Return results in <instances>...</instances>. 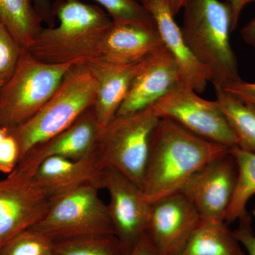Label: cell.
I'll use <instances>...</instances> for the list:
<instances>
[{
    "label": "cell",
    "instance_id": "cell-3",
    "mask_svg": "<svg viewBox=\"0 0 255 255\" xmlns=\"http://www.w3.org/2000/svg\"><path fill=\"white\" fill-rule=\"evenodd\" d=\"M182 31L196 58L211 73L214 87L241 80L230 34L233 30L231 7L220 0H188Z\"/></svg>",
    "mask_w": 255,
    "mask_h": 255
},
{
    "label": "cell",
    "instance_id": "cell-27",
    "mask_svg": "<svg viewBox=\"0 0 255 255\" xmlns=\"http://www.w3.org/2000/svg\"><path fill=\"white\" fill-rule=\"evenodd\" d=\"M19 162L17 142L9 133L0 143V173L6 175L14 170Z\"/></svg>",
    "mask_w": 255,
    "mask_h": 255
},
{
    "label": "cell",
    "instance_id": "cell-35",
    "mask_svg": "<svg viewBox=\"0 0 255 255\" xmlns=\"http://www.w3.org/2000/svg\"><path fill=\"white\" fill-rule=\"evenodd\" d=\"M9 135V130L4 128L0 127V143Z\"/></svg>",
    "mask_w": 255,
    "mask_h": 255
},
{
    "label": "cell",
    "instance_id": "cell-37",
    "mask_svg": "<svg viewBox=\"0 0 255 255\" xmlns=\"http://www.w3.org/2000/svg\"><path fill=\"white\" fill-rule=\"evenodd\" d=\"M43 255H58L56 254V253H55L54 252L52 251L50 252V253H47V254H45Z\"/></svg>",
    "mask_w": 255,
    "mask_h": 255
},
{
    "label": "cell",
    "instance_id": "cell-32",
    "mask_svg": "<svg viewBox=\"0 0 255 255\" xmlns=\"http://www.w3.org/2000/svg\"><path fill=\"white\" fill-rule=\"evenodd\" d=\"M231 7L233 17V30L237 27L242 11L247 5V0H226Z\"/></svg>",
    "mask_w": 255,
    "mask_h": 255
},
{
    "label": "cell",
    "instance_id": "cell-36",
    "mask_svg": "<svg viewBox=\"0 0 255 255\" xmlns=\"http://www.w3.org/2000/svg\"><path fill=\"white\" fill-rule=\"evenodd\" d=\"M251 3H255V0H247V5L251 4Z\"/></svg>",
    "mask_w": 255,
    "mask_h": 255
},
{
    "label": "cell",
    "instance_id": "cell-22",
    "mask_svg": "<svg viewBox=\"0 0 255 255\" xmlns=\"http://www.w3.org/2000/svg\"><path fill=\"white\" fill-rule=\"evenodd\" d=\"M231 152L237 164L238 176L232 199L226 212V223L239 221L249 214L247 205L251 198L255 196V153L238 147L231 148Z\"/></svg>",
    "mask_w": 255,
    "mask_h": 255
},
{
    "label": "cell",
    "instance_id": "cell-40",
    "mask_svg": "<svg viewBox=\"0 0 255 255\" xmlns=\"http://www.w3.org/2000/svg\"><path fill=\"white\" fill-rule=\"evenodd\" d=\"M138 1L142 3V0H138Z\"/></svg>",
    "mask_w": 255,
    "mask_h": 255
},
{
    "label": "cell",
    "instance_id": "cell-4",
    "mask_svg": "<svg viewBox=\"0 0 255 255\" xmlns=\"http://www.w3.org/2000/svg\"><path fill=\"white\" fill-rule=\"evenodd\" d=\"M97 90L91 72L82 64L73 65L41 110L9 130L17 142L19 161L33 146L63 131L94 106Z\"/></svg>",
    "mask_w": 255,
    "mask_h": 255
},
{
    "label": "cell",
    "instance_id": "cell-30",
    "mask_svg": "<svg viewBox=\"0 0 255 255\" xmlns=\"http://www.w3.org/2000/svg\"><path fill=\"white\" fill-rule=\"evenodd\" d=\"M32 1L42 22L46 23L48 27H54L56 16L51 0H32Z\"/></svg>",
    "mask_w": 255,
    "mask_h": 255
},
{
    "label": "cell",
    "instance_id": "cell-5",
    "mask_svg": "<svg viewBox=\"0 0 255 255\" xmlns=\"http://www.w3.org/2000/svg\"><path fill=\"white\" fill-rule=\"evenodd\" d=\"M75 65L45 63L23 50L12 76L0 87V127L12 130L34 116Z\"/></svg>",
    "mask_w": 255,
    "mask_h": 255
},
{
    "label": "cell",
    "instance_id": "cell-11",
    "mask_svg": "<svg viewBox=\"0 0 255 255\" xmlns=\"http://www.w3.org/2000/svg\"><path fill=\"white\" fill-rule=\"evenodd\" d=\"M237 176V164L230 150L203 166L179 192L189 199L201 219L225 222Z\"/></svg>",
    "mask_w": 255,
    "mask_h": 255
},
{
    "label": "cell",
    "instance_id": "cell-8",
    "mask_svg": "<svg viewBox=\"0 0 255 255\" xmlns=\"http://www.w3.org/2000/svg\"><path fill=\"white\" fill-rule=\"evenodd\" d=\"M159 119H167L211 141L237 147L236 137L217 101L199 97L183 85L170 90L151 107Z\"/></svg>",
    "mask_w": 255,
    "mask_h": 255
},
{
    "label": "cell",
    "instance_id": "cell-33",
    "mask_svg": "<svg viewBox=\"0 0 255 255\" xmlns=\"http://www.w3.org/2000/svg\"><path fill=\"white\" fill-rule=\"evenodd\" d=\"M241 35L243 41L255 50V17L242 28Z\"/></svg>",
    "mask_w": 255,
    "mask_h": 255
},
{
    "label": "cell",
    "instance_id": "cell-19",
    "mask_svg": "<svg viewBox=\"0 0 255 255\" xmlns=\"http://www.w3.org/2000/svg\"><path fill=\"white\" fill-rule=\"evenodd\" d=\"M180 255H246L226 222L201 219Z\"/></svg>",
    "mask_w": 255,
    "mask_h": 255
},
{
    "label": "cell",
    "instance_id": "cell-7",
    "mask_svg": "<svg viewBox=\"0 0 255 255\" xmlns=\"http://www.w3.org/2000/svg\"><path fill=\"white\" fill-rule=\"evenodd\" d=\"M99 186L88 184L57 198L46 216L31 228L50 241L114 235L108 206Z\"/></svg>",
    "mask_w": 255,
    "mask_h": 255
},
{
    "label": "cell",
    "instance_id": "cell-1",
    "mask_svg": "<svg viewBox=\"0 0 255 255\" xmlns=\"http://www.w3.org/2000/svg\"><path fill=\"white\" fill-rule=\"evenodd\" d=\"M231 148L193 133L167 119H159L150 139L141 189L150 204L179 192L210 161Z\"/></svg>",
    "mask_w": 255,
    "mask_h": 255
},
{
    "label": "cell",
    "instance_id": "cell-15",
    "mask_svg": "<svg viewBox=\"0 0 255 255\" xmlns=\"http://www.w3.org/2000/svg\"><path fill=\"white\" fill-rule=\"evenodd\" d=\"M144 6L152 15L161 39L177 64L181 85L198 94L205 91L212 80L209 70L196 58L183 36L167 0H149Z\"/></svg>",
    "mask_w": 255,
    "mask_h": 255
},
{
    "label": "cell",
    "instance_id": "cell-6",
    "mask_svg": "<svg viewBox=\"0 0 255 255\" xmlns=\"http://www.w3.org/2000/svg\"><path fill=\"white\" fill-rule=\"evenodd\" d=\"M152 109L128 115H116L102 128L96 154L105 168L123 174L141 187L151 136L158 123Z\"/></svg>",
    "mask_w": 255,
    "mask_h": 255
},
{
    "label": "cell",
    "instance_id": "cell-18",
    "mask_svg": "<svg viewBox=\"0 0 255 255\" xmlns=\"http://www.w3.org/2000/svg\"><path fill=\"white\" fill-rule=\"evenodd\" d=\"M147 59L126 65H114L97 60L82 64L91 72L98 85L93 107L102 127L117 115L132 81Z\"/></svg>",
    "mask_w": 255,
    "mask_h": 255
},
{
    "label": "cell",
    "instance_id": "cell-39",
    "mask_svg": "<svg viewBox=\"0 0 255 255\" xmlns=\"http://www.w3.org/2000/svg\"><path fill=\"white\" fill-rule=\"evenodd\" d=\"M3 84H4V83H2V82H0V87L2 86Z\"/></svg>",
    "mask_w": 255,
    "mask_h": 255
},
{
    "label": "cell",
    "instance_id": "cell-38",
    "mask_svg": "<svg viewBox=\"0 0 255 255\" xmlns=\"http://www.w3.org/2000/svg\"><path fill=\"white\" fill-rule=\"evenodd\" d=\"M149 1V0H142V4L143 5H145L146 4V3H147V1Z\"/></svg>",
    "mask_w": 255,
    "mask_h": 255
},
{
    "label": "cell",
    "instance_id": "cell-13",
    "mask_svg": "<svg viewBox=\"0 0 255 255\" xmlns=\"http://www.w3.org/2000/svg\"><path fill=\"white\" fill-rule=\"evenodd\" d=\"M102 128L92 106L63 131L33 146L16 167L33 177L50 157L81 159L95 155Z\"/></svg>",
    "mask_w": 255,
    "mask_h": 255
},
{
    "label": "cell",
    "instance_id": "cell-16",
    "mask_svg": "<svg viewBox=\"0 0 255 255\" xmlns=\"http://www.w3.org/2000/svg\"><path fill=\"white\" fill-rule=\"evenodd\" d=\"M179 85L181 79L177 64L164 46L145 60L117 115H128L150 108Z\"/></svg>",
    "mask_w": 255,
    "mask_h": 255
},
{
    "label": "cell",
    "instance_id": "cell-12",
    "mask_svg": "<svg viewBox=\"0 0 255 255\" xmlns=\"http://www.w3.org/2000/svg\"><path fill=\"white\" fill-rule=\"evenodd\" d=\"M201 221L189 199L177 192L151 204L146 234L158 255H180Z\"/></svg>",
    "mask_w": 255,
    "mask_h": 255
},
{
    "label": "cell",
    "instance_id": "cell-25",
    "mask_svg": "<svg viewBox=\"0 0 255 255\" xmlns=\"http://www.w3.org/2000/svg\"><path fill=\"white\" fill-rule=\"evenodd\" d=\"M108 12L115 22H137L155 24L152 15L137 0H95Z\"/></svg>",
    "mask_w": 255,
    "mask_h": 255
},
{
    "label": "cell",
    "instance_id": "cell-24",
    "mask_svg": "<svg viewBox=\"0 0 255 255\" xmlns=\"http://www.w3.org/2000/svg\"><path fill=\"white\" fill-rule=\"evenodd\" d=\"M53 242L31 228L11 238L0 248V255H43L53 251Z\"/></svg>",
    "mask_w": 255,
    "mask_h": 255
},
{
    "label": "cell",
    "instance_id": "cell-20",
    "mask_svg": "<svg viewBox=\"0 0 255 255\" xmlns=\"http://www.w3.org/2000/svg\"><path fill=\"white\" fill-rule=\"evenodd\" d=\"M216 101L219 104L242 150L255 153V107L243 102L225 91L214 87Z\"/></svg>",
    "mask_w": 255,
    "mask_h": 255
},
{
    "label": "cell",
    "instance_id": "cell-34",
    "mask_svg": "<svg viewBox=\"0 0 255 255\" xmlns=\"http://www.w3.org/2000/svg\"><path fill=\"white\" fill-rule=\"evenodd\" d=\"M171 11L174 16L184 7L188 0H167Z\"/></svg>",
    "mask_w": 255,
    "mask_h": 255
},
{
    "label": "cell",
    "instance_id": "cell-26",
    "mask_svg": "<svg viewBox=\"0 0 255 255\" xmlns=\"http://www.w3.org/2000/svg\"><path fill=\"white\" fill-rule=\"evenodd\" d=\"M23 50L7 28L0 22V82L4 83L12 76Z\"/></svg>",
    "mask_w": 255,
    "mask_h": 255
},
{
    "label": "cell",
    "instance_id": "cell-29",
    "mask_svg": "<svg viewBox=\"0 0 255 255\" xmlns=\"http://www.w3.org/2000/svg\"><path fill=\"white\" fill-rule=\"evenodd\" d=\"M223 89L243 102L255 107V82H245L241 80Z\"/></svg>",
    "mask_w": 255,
    "mask_h": 255
},
{
    "label": "cell",
    "instance_id": "cell-10",
    "mask_svg": "<svg viewBox=\"0 0 255 255\" xmlns=\"http://www.w3.org/2000/svg\"><path fill=\"white\" fill-rule=\"evenodd\" d=\"M100 187L110 194L107 206L115 236L127 255L146 233L151 204L140 186L113 168L104 169Z\"/></svg>",
    "mask_w": 255,
    "mask_h": 255
},
{
    "label": "cell",
    "instance_id": "cell-9",
    "mask_svg": "<svg viewBox=\"0 0 255 255\" xmlns=\"http://www.w3.org/2000/svg\"><path fill=\"white\" fill-rule=\"evenodd\" d=\"M55 199L17 167L0 179V248L48 214Z\"/></svg>",
    "mask_w": 255,
    "mask_h": 255
},
{
    "label": "cell",
    "instance_id": "cell-23",
    "mask_svg": "<svg viewBox=\"0 0 255 255\" xmlns=\"http://www.w3.org/2000/svg\"><path fill=\"white\" fill-rule=\"evenodd\" d=\"M53 251L58 255H127L122 243L114 235L54 242Z\"/></svg>",
    "mask_w": 255,
    "mask_h": 255
},
{
    "label": "cell",
    "instance_id": "cell-21",
    "mask_svg": "<svg viewBox=\"0 0 255 255\" xmlns=\"http://www.w3.org/2000/svg\"><path fill=\"white\" fill-rule=\"evenodd\" d=\"M0 22L26 50L43 28L32 0H0Z\"/></svg>",
    "mask_w": 255,
    "mask_h": 255
},
{
    "label": "cell",
    "instance_id": "cell-17",
    "mask_svg": "<svg viewBox=\"0 0 255 255\" xmlns=\"http://www.w3.org/2000/svg\"><path fill=\"white\" fill-rule=\"evenodd\" d=\"M104 166L97 154L81 159L53 157L43 161L33 177L55 199L88 184L100 187Z\"/></svg>",
    "mask_w": 255,
    "mask_h": 255
},
{
    "label": "cell",
    "instance_id": "cell-28",
    "mask_svg": "<svg viewBox=\"0 0 255 255\" xmlns=\"http://www.w3.org/2000/svg\"><path fill=\"white\" fill-rule=\"evenodd\" d=\"M238 221L239 225L233 233L248 255H255V234L252 227L251 214L247 215Z\"/></svg>",
    "mask_w": 255,
    "mask_h": 255
},
{
    "label": "cell",
    "instance_id": "cell-41",
    "mask_svg": "<svg viewBox=\"0 0 255 255\" xmlns=\"http://www.w3.org/2000/svg\"><path fill=\"white\" fill-rule=\"evenodd\" d=\"M137 1H138V0H137Z\"/></svg>",
    "mask_w": 255,
    "mask_h": 255
},
{
    "label": "cell",
    "instance_id": "cell-31",
    "mask_svg": "<svg viewBox=\"0 0 255 255\" xmlns=\"http://www.w3.org/2000/svg\"><path fill=\"white\" fill-rule=\"evenodd\" d=\"M127 255H158L147 235L143 236Z\"/></svg>",
    "mask_w": 255,
    "mask_h": 255
},
{
    "label": "cell",
    "instance_id": "cell-14",
    "mask_svg": "<svg viewBox=\"0 0 255 255\" xmlns=\"http://www.w3.org/2000/svg\"><path fill=\"white\" fill-rule=\"evenodd\" d=\"M163 47L156 24L112 21L92 60L132 65L143 61Z\"/></svg>",
    "mask_w": 255,
    "mask_h": 255
},
{
    "label": "cell",
    "instance_id": "cell-2",
    "mask_svg": "<svg viewBox=\"0 0 255 255\" xmlns=\"http://www.w3.org/2000/svg\"><path fill=\"white\" fill-rule=\"evenodd\" d=\"M53 10L59 23L42 28L27 50L51 64H83L95 59L112 18L97 5L80 0H57Z\"/></svg>",
    "mask_w": 255,
    "mask_h": 255
}]
</instances>
